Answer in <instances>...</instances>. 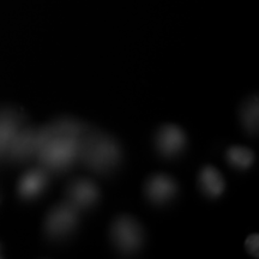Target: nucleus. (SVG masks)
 <instances>
[{
	"instance_id": "obj_1",
	"label": "nucleus",
	"mask_w": 259,
	"mask_h": 259,
	"mask_svg": "<svg viewBox=\"0 0 259 259\" xmlns=\"http://www.w3.org/2000/svg\"><path fill=\"white\" fill-rule=\"evenodd\" d=\"M76 119H60L37 132L36 151L41 163L52 170L61 171L78 160L80 143L89 131Z\"/></svg>"
},
{
	"instance_id": "obj_2",
	"label": "nucleus",
	"mask_w": 259,
	"mask_h": 259,
	"mask_svg": "<svg viewBox=\"0 0 259 259\" xmlns=\"http://www.w3.org/2000/svg\"><path fill=\"white\" fill-rule=\"evenodd\" d=\"M78 158L96 173H108L120 162L121 148L112 136L89 130L80 143Z\"/></svg>"
},
{
	"instance_id": "obj_3",
	"label": "nucleus",
	"mask_w": 259,
	"mask_h": 259,
	"mask_svg": "<svg viewBox=\"0 0 259 259\" xmlns=\"http://www.w3.org/2000/svg\"><path fill=\"white\" fill-rule=\"evenodd\" d=\"M112 238L122 253H134L142 245L143 232L131 216H120L113 222Z\"/></svg>"
},
{
	"instance_id": "obj_4",
	"label": "nucleus",
	"mask_w": 259,
	"mask_h": 259,
	"mask_svg": "<svg viewBox=\"0 0 259 259\" xmlns=\"http://www.w3.org/2000/svg\"><path fill=\"white\" fill-rule=\"evenodd\" d=\"M77 222H78L77 208L71 203H65L52 209V211L48 213L46 229L50 235L59 238L72 232Z\"/></svg>"
},
{
	"instance_id": "obj_5",
	"label": "nucleus",
	"mask_w": 259,
	"mask_h": 259,
	"mask_svg": "<svg viewBox=\"0 0 259 259\" xmlns=\"http://www.w3.org/2000/svg\"><path fill=\"white\" fill-rule=\"evenodd\" d=\"M158 151L166 157L176 156L185 148L186 136L176 125H166L158 131L156 137Z\"/></svg>"
},
{
	"instance_id": "obj_6",
	"label": "nucleus",
	"mask_w": 259,
	"mask_h": 259,
	"mask_svg": "<svg viewBox=\"0 0 259 259\" xmlns=\"http://www.w3.org/2000/svg\"><path fill=\"white\" fill-rule=\"evenodd\" d=\"M145 190L151 202L164 204L176 196L178 185L171 177L166 174H157L149 179Z\"/></svg>"
},
{
	"instance_id": "obj_7",
	"label": "nucleus",
	"mask_w": 259,
	"mask_h": 259,
	"mask_svg": "<svg viewBox=\"0 0 259 259\" xmlns=\"http://www.w3.org/2000/svg\"><path fill=\"white\" fill-rule=\"evenodd\" d=\"M100 197L96 184L89 179H77L69 187L70 203L76 208H88Z\"/></svg>"
},
{
	"instance_id": "obj_8",
	"label": "nucleus",
	"mask_w": 259,
	"mask_h": 259,
	"mask_svg": "<svg viewBox=\"0 0 259 259\" xmlns=\"http://www.w3.org/2000/svg\"><path fill=\"white\" fill-rule=\"evenodd\" d=\"M47 184V176L42 170H31L21 179L19 192L24 198H32L42 192Z\"/></svg>"
},
{
	"instance_id": "obj_9",
	"label": "nucleus",
	"mask_w": 259,
	"mask_h": 259,
	"mask_svg": "<svg viewBox=\"0 0 259 259\" xmlns=\"http://www.w3.org/2000/svg\"><path fill=\"white\" fill-rule=\"evenodd\" d=\"M17 135V118L14 113H0V154L10 150Z\"/></svg>"
},
{
	"instance_id": "obj_10",
	"label": "nucleus",
	"mask_w": 259,
	"mask_h": 259,
	"mask_svg": "<svg viewBox=\"0 0 259 259\" xmlns=\"http://www.w3.org/2000/svg\"><path fill=\"white\" fill-rule=\"evenodd\" d=\"M204 192L209 197H219L225 191V180L220 171L211 166L204 167L199 176Z\"/></svg>"
},
{
	"instance_id": "obj_11",
	"label": "nucleus",
	"mask_w": 259,
	"mask_h": 259,
	"mask_svg": "<svg viewBox=\"0 0 259 259\" xmlns=\"http://www.w3.org/2000/svg\"><path fill=\"white\" fill-rule=\"evenodd\" d=\"M227 160L234 167L245 169L253 164L254 154L247 148L232 147L227 151Z\"/></svg>"
},
{
	"instance_id": "obj_12",
	"label": "nucleus",
	"mask_w": 259,
	"mask_h": 259,
	"mask_svg": "<svg viewBox=\"0 0 259 259\" xmlns=\"http://www.w3.org/2000/svg\"><path fill=\"white\" fill-rule=\"evenodd\" d=\"M242 124L251 134L258 132V97H252L244 105L241 112Z\"/></svg>"
},
{
	"instance_id": "obj_13",
	"label": "nucleus",
	"mask_w": 259,
	"mask_h": 259,
	"mask_svg": "<svg viewBox=\"0 0 259 259\" xmlns=\"http://www.w3.org/2000/svg\"><path fill=\"white\" fill-rule=\"evenodd\" d=\"M246 246L252 254L258 255V235L252 234L248 236L247 240H246Z\"/></svg>"
}]
</instances>
